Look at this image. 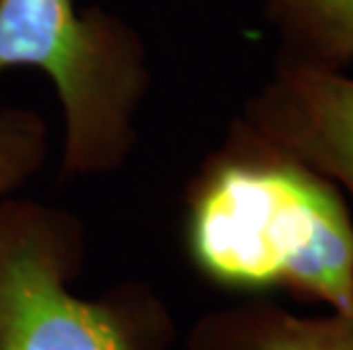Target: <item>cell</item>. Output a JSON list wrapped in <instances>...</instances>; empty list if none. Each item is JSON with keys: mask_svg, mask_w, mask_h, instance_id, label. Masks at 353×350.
<instances>
[{"mask_svg": "<svg viewBox=\"0 0 353 350\" xmlns=\"http://www.w3.org/2000/svg\"><path fill=\"white\" fill-rule=\"evenodd\" d=\"M288 62L342 71L353 62V0H265Z\"/></svg>", "mask_w": 353, "mask_h": 350, "instance_id": "8992f818", "label": "cell"}, {"mask_svg": "<svg viewBox=\"0 0 353 350\" xmlns=\"http://www.w3.org/2000/svg\"><path fill=\"white\" fill-rule=\"evenodd\" d=\"M48 153L46 121L28 107H0V200L39 173Z\"/></svg>", "mask_w": 353, "mask_h": 350, "instance_id": "52a82bcc", "label": "cell"}, {"mask_svg": "<svg viewBox=\"0 0 353 350\" xmlns=\"http://www.w3.org/2000/svg\"><path fill=\"white\" fill-rule=\"evenodd\" d=\"M187 248L221 287L285 289L330 309L353 305L347 196L242 118L192 182Z\"/></svg>", "mask_w": 353, "mask_h": 350, "instance_id": "6da1fadb", "label": "cell"}, {"mask_svg": "<svg viewBox=\"0 0 353 350\" xmlns=\"http://www.w3.org/2000/svg\"><path fill=\"white\" fill-rule=\"evenodd\" d=\"M82 230L69 212L0 200V350H151L169 332L151 298L87 300L69 287Z\"/></svg>", "mask_w": 353, "mask_h": 350, "instance_id": "3957f363", "label": "cell"}, {"mask_svg": "<svg viewBox=\"0 0 353 350\" xmlns=\"http://www.w3.org/2000/svg\"><path fill=\"white\" fill-rule=\"evenodd\" d=\"M14 69H32L52 85L66 175L123 166L151 89L144 36L125 19L78 10L76 0H0V78Z\"/></svg>", "mask_w": 353, "mask_h": 350, "instance_id": "7a4b0ae2", "label": "cell"}, {"mask_svg": "<svg viewBox=\"0 0 353 350\" xmlns=\"http://www.w3.org/2000/svg\"><path fill=\"white\" fill-rule=\"evenodd\" d=\"M190 350H353V305L319 316L272 303L221 309L196 323Z\"/></svg>", "mask_w": 353, "mask_h": 350, "instance_id": "5b68a950", "label": "cell"}, {"mask_svg": "<svg viewBox=\"0 0 353 350\" xmlns=\"http://www.w3.org/2000/svg\"><path fill=\"white\" fill-rule=\"evenodd\" d=\"M239 118L326 175L353 203V78L278 59Z\"/></svg>", "mask_w": 353, "mask_h": 350, "instance_id": "277c9868", "label": "cell"}]
</instances>
